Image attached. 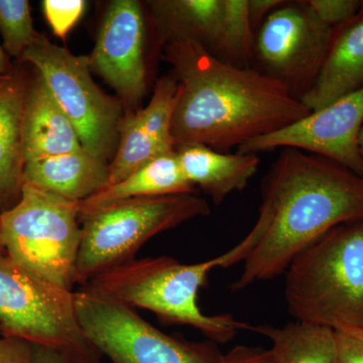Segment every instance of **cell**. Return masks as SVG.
Segmentation results:
<instances>
[{
  "instance_id": "1",
  "label": "cell",
  "mask_w": 363,
  "mask_h": 363,
  "mask_svg": "<svg viewBox=\"0 0 363 363\" xmlns=\"http://www.w3.org/2000/svg\"><path fill=\"white\" fill-rule=\"evenodd\" d=\"M363 219V177L327 157L281 149L262 184L253 241L234 292L286 272L334 227Z\"/></svg>"
},
{
  "instance_id": "2",
  "label": "cell",
  "mask_w": 363,
  "mask_h": 363,
  "mask_svg": "<svg viewBox=\"0 0 363 363\" xmlns=\"http://www.w3.org/2000/svg\"><path fill=\"white\" fill-rule=\"evenodd\" d=\"M164 52L180 88L172 123L176 147L229 152L311 113L277 81L227 64L195 43H167Z\"/></svg>"
},
{
  "instance_id": "3",
  "label": "cell",
  "mask_w": 363,
  "mask_h": 363,
  "mask_svg": "<svg viewBox=\"0 0 363 363\" xmlns=\"http://www.w3.org/2000/svg\"><path fill=\"white\" fill-rule=\"evenodd\" d=\"M252 248L243 238L223 255L197 264H182L169 257L131 259L84 286L135 309L149 310L164 323L193 327L212 342L224 344L240 331H252V325L228 314H204L198 306V293L206 286L210 272L245 262Z\"/></svg>"
},
{
  "instance_id": "4",
  "label": "cell",
  "mask_w": 363,
  "mask_h": 363,
  "mask_svg": "<svg viewBox=\"0 0 363 363\" xmlns=\"http://www.w3.org/2000/svg\"><path fill=\"white\" fill-rule=\"evenodd\" d=\"M285 298L296 321L363 327V219L334 227L291 262Z\"/></svg>"
},
{
  "instance_id": "5",
  "label": "cell",
  "mask_w": 363,
  "mask_h": 363,
  "mask_svg": "<svg viewBox=\"0 0 363 363\" xmlns=\"http://www.w3.org/2000/svg\"><path fill=\"white\" fill-rule=\"evenodd\" d=\"M210 213L206 200L184 194L121 200L81 214L76 284L87 285L99 274L133 259L157 234Z\"/></svg>"
},
{
  "instance_id": "6",
  "label": "cell",
  "mask_w": 363,
  "mask_h": 363,
  "mask_svg": "<svg viewBox=\"0 0 363 363\" xmlns=\"http://www.w3.org/2000/svg\"><path fill=\"white\" fill-rule=\"evenodd\" d=\"M0 333L49 348L70 363H100L102 355L79 323L74 292L0 252Z\"/></svg>"
},
{
  "instance_id": "7",
  "label": "cell",
  "mask_w": 363,
  "mask_h": 363,
  "mask_svg": "<svg viewBox=\"0 0 363 363\" xmlns=\"http://www.w3.org/2000/svg\"><path fill=\"white\" fill-rule=\"evenodd\" d=\"M81 202L25 184L20 201L0 213L6 253L35 274L73 292L81 242Z\"/></svg>"
},
{
  "instance_id": "8",
  "label": "cell",
  "mask_w": 363,
  "mask_h": 363,
  "mask_svg": "<svg viewBox=\"0 0 363 363\" xmlns=\"http://www.w3.org/2000/svg\"><path fill=\"white\" fill-rule=\"evenodd\" d=\"M86 337L113 363H220L216 343L191 342L152 326L135 308L82 286L74 292Z\"/></svg>"
},
{
  "instance_id": "9",
  "label": "cell",
  "mask_w": 363,
  "mask_h": 363,
  "mask_svg": "<svg viewBox=\"0 0 363 363\" xmlns=\"http://www.w3.org/2000/svg\"><path fill=\"white\" fill-rule=\"evenodd\" d=\"M20 61L37 69L77 130L83 149L108 161L118 147L123 107L93 80L89 57L76 56L40 33Z\"/></svg>"
},
{
  "instance_id": "10",
  "label": "cell",
  "mask_w": 363,
  "mask_h": 363,
  "mask_svg": "<svg viewBox=\"0 0 363 363\" xmlns=\"http://www.w3.org/2000/svg\"><path fill=\"white\" fill-rule=\"evenodd\" d=\"M332 35L307 0H283L255 30L252 68L301 100L316 82Z\"/></svg>"
},
{
  "instance_id": "11",
  "label": "cell",
  "mask_w": 363,
  "mask_h": 363,
  "mask_svg": "<svg viewBox=\"0 0 363 363\" xmlns=\"http://www.w3.org/2000/svg\"><path fill=\"white\" fill-rule=\"evenodd\" d=\"M363 126V89L278 131L255 138L238 147L240 154L296 149L327 157L363 177L359 133Z\"/></svg>"
},
{
  "instance_id": "12",
  "label": "cell",
  "mask_w": 363,
  "mask_h": 363,
  "mask_svg": "<svg viewBox=\"0 0 363 363\" xmlns=\"http://www.w3.org/2000/svg\"><path fill=\"white\" fill-rule=\"evenodd\" d=\"M145 40V16L140 2H111L89 57L90 66L128 106L140 104L147 87Z\"/></svg>"
},
{
  "instance_id": "13",
  "label": "cell",
  "mask_w": 363,
  "mask_h": 363,
  "mask_svg": "<svg viewBox=\"0 0 363 363\" xmlns=\"http://www.w3.org/2000/svg\"><path fill=\"white\" fill-rule=\"evenodd\" d=\"M179 95L176 79L164 76L155 86L149 104L133 116L123 117L118 128V147L109 164L107 186L124 180L156 157L176 150L172 123Z\"/></svg>"
},
{
  "instance_id": "14",
  "label": "cell",
  "mask_w": 363,
  "mask_h": 363,
  "mask_svg": "<svg viewBox=\"0 0 363 363\" xmlns=\"http://www.w3.org/2000/svg\"><path fill=\"white\" fill-rule=\"evenodd\" d=\"M363 89V1L347 23L333 28L323 66L312 89L301 99L310 111Z\"/></svg>"
},
{
  "instance_id": "15",
  "label": "cell",
  "mask_w": 363,
  "mask_h": 363,
  "mask_svg": "<svg viewBox=\"0 0 363 363\" xmlns=\"http://www.w3.org/2000/svg\"><path fill=\"white\" fill-rule=\"evenodd\" d=\"M26 162L83 150L77 130L39 73L28 83L23 123Z\"/></svg>"
},
{
  "instance_id": "16",
  "label": "cell",
  "mask_w": 363,
  "mask_h": 363,
  "mask_svg": "<svg viewBox=\"0 0 363 363\" xmlns=\"http://www.w3.org/2000/svg\"><path fill=\"white\" fill-rule=\"evenodd\" d=\"M28 83L16 69L0 81V213L16 206L25 185L23 123Z\"/></svg>"
},
{
  "instance_id": "17",
  "label": "cell",
  "mask_w": 363,
  "mask_h": 363,
  "mask_svg": "<svg viewBox=\"0 0 363 363\" xmlns=\"http://www.w3.org/2000/svg\"><path fill=\"white\" fill-rule=\"evenodd\" d=\"M109 164L84 149L26 162L23 182L73 202H83L106 187Z\"/></svg>"
},
{
  "instance_id": "18",
  "label": "cell",
  "mask_w": 363,
  "mask_h": 363,
  "mask_svg": "<svg viewBox=\"0 0 363 363\" xmlns=\"http://www.w3.org/2000/svg\"><path fill=\"white\" fill-rule=\"evenodd\" d=\"M176 152L186 178L215 205L247 187L260 162L255 154L221 152L201 145H180Z\"/></svg>"
},
{
  "instance_id": "19",
  "label": "cell",
  "mask_w": 363,
  "mask_h": 363,
  "mask_svg": "<svg viewBox=\"0 0 363 363\" xmlns=\"http://www.w3.org/2000/svg\"><path fill=\"white\" fill-rule=\"evenodd\" d=\"M150 6L162 45L192 42L216 57L223 0H155Z\"/></svg>"
},
{
  "instance_id": "20",
  "label": "cell",
  "mask_w": 363,
  "mask_h": 363,
  "mask_svg": "<svg viewBox=\"0 0 363 363\" xmlns=\"http://www.w3.org/2000/svg\"><path fill=\"white\" fill-rule=\"evenodd\" d=\"M179 162L176 150L156 157L124 180L107 186L81 202V214L96 208L133 198L195 194Z\"/></svg>"
},
{
  "instance_id": "21",
  "label": "cell",
  "mask_w": 363,
  "mask_h": 363,
  "mask_svg": "<svg viewBox=\"0 0 363 363\" xmlns=\"http://www.w3.org/2000/svg\"><path fill=\"white\" fill-rule=\"evenodd\" d=\"M252 331L271 341L276 363H339L335 329L303 322L283 327L252 326Z\"/></svg>"
},
{
  "instance_id": "22",
  "label": "cell",
  "mask_w": 363,
  "mask_h": 363,
  "mask_svg": "<svg viewBox=\"0 0 363 363\" xmlns=\"http://www.w3.org/2000/svg\"><path fill=\"white\" fill-rule=\"evenodd\" d=\"M255 32L247 0H223L220 44L216 58L238 68H252Z\"/></svg>"
},
{
  "instance_id": "23",
  "label": "cell",
  "mask_w": 363,
  "mask_h": 363,
  "mask_svg": "<svg viewBox=\"0 0 363 363\" xmlns=\"http://www.w3.org/2000/svg\"><path fill=\"white\" fill-rule=\"evenodd\" d=\"M0 35L7 56L20 61L40 35L33 26L28 0H0Z\"/></svg>"
},
{
  "instance_id": "24",
  "label": "cell",
  "mask_w": 363,
  "mask_h": 363,
  "mask_svg": "<svg viewBox=\"0 0 363 363\" xmlns=\"http://www.w3.org/2000/svg\"><path fill=\"white\" fill-rule=\"evenodd\" d=\"M43 11L57 37H66L80 20L86 7L84 0H44Z\"/></svg>"
},
{
  "instance_id": "25",
  "label": "cell",
  "mask_w": 363,
  "mask_h": 363,
  "mask_svg": "<svg viewBox=\"0 0 363 363\" xmlns=\"http://www.w3.org/2000/svg\"><path fill=\"white\" fill-rule=\"evenodd\" d=\"M318 18L332 28L354 18L362 6L358 0H307Z\"/></svg>"
},
{
  "instance_id": "26",
  "label": "cell",
  "mask_w": 363,
  "mask_h": 363,
  "mask_svg": "<svg viewBox=\"0 0 363 363\" xmlns=\"http://www.w3.org/2000/svg\"><path fill=\"white\" fill-rule=\"evenodd\" d=\"M32 344L0 333V363H28Z\"/></svg>"
},
{
  "instance_id": "27",
  "label": "cell",
  "mask_w": 363,
  "mask_h": 363,
  "mask_svg": "<svg viewBox=\"0 0 363 363\" xmlns=\"http://www.w3.org/2000/svg\"><path fill=\"white\" fill-rule=\"evenodd\" d=\"M220 363H276L271 351L255 346H235L223 354Z\"/></svg>"
},
{
  "instance_id": "28",
  "label": "cell",
  "mask_w": 363,
  "mask_h": 363,
  "mask_svg": "<svg viewBox=\"0 0 363 363\" xmlns=\"http://www.w3.org/2000/svg\"><path fill=\"white\" fill-rule=\"evenodd\" d=\"M339 363H363V343L345 332L336 330Z\"/></svg>"
},
{
  "instance_id": "29",
  "label": "cell",
  "mask_w": 363,
  "mask_h": 363,
  "mask_svg": "<svg viewBox=\"0 0 363 363\" xmlns=\"http://www.w3.org/2000/svg\"><path fill=\"white\" fill-rule=\"evenodd\" d=\"M283 0H247L248 16L253 32L257 30L267 16L276 9Z\"/></svg>"
},
{
  "instance_id": "30",
  "label": "cell",
  "mask_w": 363,
  "mask_h": 363,
  "mask_svg": "<svg viewBox=\"0 0 363 363\" xmlns=\"http://www.w3.org/2000/svg\"><path fill=\"white\" fill-rule=\"evenodd\" d=\"M28 363H70L66 357L56 351L42 346L33 345Z\"/></svg>"
},
{
  "instance_id": "31",
  "label": "cell",
  "mask_w": 363,
  "mask_h": 363,
  "mask_svg": "<svg viewBox=\"0 0 363 363\" xmlns=\"http://www.w3.org/2000/svg\"><path fill=\"white\" fill-rule=\"evenodd\" d=\"M14 69L9 62V57L4 52V48L0 45V81L9 77Z\"/></svg>"
},
{
  "instance_id": "32",
  "label": "cell",
  "mask_w": 363,
  "mask_h": 363,
  "mask_svg": "<svg viewBox=\"0 0 363 363\" xmlns=\"http://www.w3.org/2000/svg\"><path fill=\"white\" fill-rule=\"evenodd\" d=\"M337 330L345 332L348 335L353 336L363 343V327H358V328L357 327H346V328L337 329Z\"/></svg>"
},
{
  "instance_id": "33",
  "label": "cell",
  "mask_w": 363,
  "mask_h": 363,
  "mask_svg": "<svg viewBox=\"0 0 363 363\" xmlns=\"http://www.w3.org/2000/svg\"><path fill=\"white\" fill-rule=\"evenodd\" d=\"M358 143H359V149L360 152H362L363 157V126L362 128V131L359 133V138H358Z\"/></svg>"
},
{
  "instance_id": "34",
  "label": "cell",
  "mask_w": 363,
  "mask_h": 363,
  "mask_svg": "<svg viewBox=\"0 0 363 363\" xmlns=\"http://www.w3.org/2000/svg\"><path fill=\"white\" fill-rule=\"evenodd\" d=\"M0 252H6L4 250V242H2L1 234H0Z\"/></svg>"
}]
</instances>
